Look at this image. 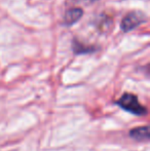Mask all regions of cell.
Instances as JSON below:
<instances>
[{"label": "cell", "mask_w": 150, "mask_h": 151, "mask_svg": "<svg viewBox=\"0 0 150 151\" xmlns=\"http://www.w3.org/2000/svg\"><path fill=\"white\" fill-rule=\"evenodd\" d=\"M116 103L126 111L131 112L136 115H145L147 113L146 108L143 105H141L138 101V98L135 95L130 93H126L121 96L119 100Z\"/></svg>", "instance_id": "6da1fadb"}, {"label": "cell", "mask_w": 150, "mask_h": 151, "mask_svg": "<svg viewBox=\"0 0 150 151\" xmlns=\"http://www.w3.org/2000/svg\"><path fill=\"white\" fill-rule=\"evenodd\" d=\"M145 20H146V18H145V14L143 12H138V10L132 12L122 19L120 27L123 32H130L133 29L137 28L142 23H144Z\"/></svg>", "instance_id": "7a4b0ae2"}, {"label": "cell", "mask_w": 150, "mask_h": 151, "mask_svg": "<svg viewBox=\"0 0 150 151\" xmlns=\"http://www.w3.org/2000/svg\"><path fill=\"white\" fill-rule=\"evenodd\" d=\"M83 12H82L81 8H71L68 12H66L64 18V23L67 26H71V25L75 24L76 22L81 19Z\"/></svg>", "instance_id": "3957f363"}, {"label": "cell", "mask_w": 150, "mask_h": 151, "mask_svg": "<svg viewBox=\"0 0 150 151\" xmlns=\"http://www.w3.org/2000/svg\"><path fill=\"white\" fill-rule=\"evenodd\" d=\"M131 138L137 140V141H148L149 140V127L147 125L145 127H139L132 129L130 132Z\"/></svg>", "instance_id": "277c9868"}, {"label": "cell", "mask_w": 150, "mask_h": 151, "mask_svg": "<svg viewBox=\"0 0 150 151\" xmlns=\"http://www.w3.org/2000/svg\"><path fill=\"white\" fill-rule=\"evenodd\" d=\"M93 1H96V0H93Z\"/></svg>", "instance_id": "5b68a950"}]
</instances>
